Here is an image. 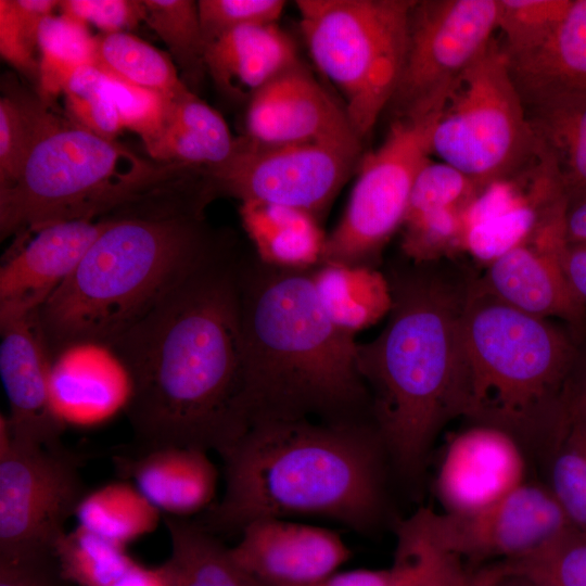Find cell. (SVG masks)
Segmentation results:
<instances>
[{"label": "cell", "instance_id": "obj_1", "mask_svg": "<svg viewBox=\"0 0 586 586\" xmlns=\"http://www.w3.org/2000/svg\"><path fill=\"white\" fill-rule=\"evenodd\" d=\"M240 257L229 244L109 344L130 379L129 451L220 454L247 429Z\"/></svg>", "mask_w": 586, "mask_h": 586}, {"label": "cell", "instance_id": "obj_2", "mask_svg": "<svg viewBox=\"0 0 586 586\" xmlns=\"http://www.w3.org/2000/svg\"><path fill=\"white\" fill-rule=\"evenodd\" d=\"M214 198L203 169L187 166L107 213L80 264L38 309L51 358L78 342L109 345L227 247L205 218Z\"/></svg>", "mask_w": 586, "mask_h": 586}, {"label": "cell", "instance_id": "obj_3", "mask_svg": "<svg viewBox=\"0 0 586 586\" xmlns=\"http://www.w3.org/2000/svg\"><path fill=\"white\" fill-rule=\"evenodd\" d=\"M219 456L224 496L195 520L216 536L294 514L331 518L366 533L385 514L388 458L372 423L260 421Z\"/></svg>", "mask_w": 586, "mask_h": 586}, {"label": "cell", "instance_id": "obj_4", "mask_svg": "<svg viewBox=\"0 0 586 586\" xmlns=\"http://www.w3.org/2000/svg\"><path fill=\"white\" fill-rule=\"evenodd\" d=\"M313 269L239 263L247 428L273 420L372 423L355 334L320 303Z\"/></svg>", "mask_w": 586, "mask_h": 586}, {"label": "cell", "instance_id": "obj_5", "mask_svg": "<svg viewBox=\"0 0 586 586\" xmlns=\"http://www.w3.org/2000/svg\"><path fill=\"white\" fill-rule=\"evenodd\" d=\"M387 279L388 320L357 344L356 360L388 462L412 481L440 430L461 416L460 326L471 280L434 263L395 267Z\"/></svg>", "mask_w": 586, "mask_h": 586}, {"label": "cell", "instance_id": "obj_6", "mask_svg": "<svg viewBox=\"0 0 586 586\" xmlns=\"http://www.w3.org/2000/svg\"><path fill=\"white\" fill-rule=\"evenodd\" d=\"M581 349L570 328L518 310L471 280L460 326L461 416L553 443L566 428Z\"/></svg>", "mask_w": 586, "mask_h": 586}, {"label": "cell", "instance_id": "obj_7", "mask_svg": "<svg viewBox=\"0 0 586 586\" xmlns=\"http://www.w3.org/2000/svg\"><path fill=\"white\" fill-rule=\"evenodd\" d=\"M183 167L140 157L47 106L18 177L0 187V238L98 218Z\"/></svg>", "mask_w": 586, "mask_h": 586}, {"label": "cell", "instance_id": "obj_8", "mask_svg": "<svg viewBox=\"0 0 586 586\" xmlns=\"http://www.w3.org/2000/svg\"><path fill=\"white\" fill-rule=\"evenodd\" d=\"M415 0H298L300 25L319 71L344 97L364 141L388 107L405 62Z\"/></svg>", "mask_w": 586, "mask_h": 586}, {"label": "cell", "instance_id": "obj_9", "mask_svg": "<svg viewBox=\"0 0 586 586\" xmlns=\"http://www.w3.org/2000/svg\"><path fill=\"white\" fill-rule=\"evenodd\" d=\"M431 154L481 191L519 175L537 158L536 137L502 43L495 38L451 88L433 128Z\"/></svg>", "mask_w": 586, "mask_h": 586}, {"label": "cell", "instance_id": "obj_10", "mask_svg": "<svg viewBox=\"0 0 586 586\" xmlns=\"http://www.w3.org/2000/svg\"><path fill=\"white\" fill-rule=\"evenodd\" d=\"M442 109L395 117L382 144L362 155L320 264L375 268L384 245L402 228L417 175L431 160V137Z\"/></svg>", "mask_w": 586, "mask_h": 586}, {"label": "cell", "instance_id": "obj_11", "mask_svg": "<svg viewBox=\"0 0 586 586\" xmlns=\"http://www.w3.org/2000/svg\"><path fill=\"white\" fill-rule=\"evenodd\" d=\"M86 495L74 454L14 440L1 415L0 556L54 552Z\"/></svg>", "mask_w": 586, "mask_h": 586}, {"label": "cell", "instance_id": "obj_12", "mask_svg": "<svg viewBox=\"0 0 586 586\" xmlns=\"http://www.w3.org/2000/svg\"><path fill=\"white\" fill-rule=\"evenodd\" d=\"M497 29V0L415 1L402 74L387 109L395 117L444 106Z\"/></svg>", "mask_w": 586, "mask_h": 586}, {"label": "cell", "instance_id": "obj_13", "mask_svg": "<svg viewBox=\"0 0 586 586\" xmlns=\"http://www.w3.org/2000/svg\"><path fill=\"white\" fill-rule=\"evenodd\" d=\"M361 157L326 145L270 144L243 135L234 139L227 160L203 170L216 196L284 205L320 221Z\"/></svg>", "mask_w": 586, "mask_h": 586}, {"label": "cell", "instance_id": "obj_14", "mask_svg": "<svg viewBox=\"0 0 586 586\" xmlns=\"http://www.w3.org/2000/svg\"><path fill=\"white\" fill-rule=\"evenodd\" d=\"M407 520L436 548L460 561L518 559L573 528L549 488L526 482L477 511L421 508Z\"/></svg>", "mask_w": 586, "mask_h": 586}, {"label": "cell", "instance_id": "obj_15", "mask_svg": "<svg viewBox=\"0 0 586 586\" xmlns=\"http://www.w3.org/2000/svg\"><path fill=\"white\" fill-rule=\"evenodd\" d=\"M245 128V136L264 143L319 144L362 156V140L345 107L301 62L254 93Z\"/></svg>", "mask_w": 586, "mask_h": 586}, {"label": "cell", "instance_id": "obj_16", "mask_svg": "<svg viewBox=\"0 0 586 586\" xmlns=\"http://www.w3.org/2000/svg\"><path fill=\"white\" fill-rule=\"evenodd\" d=\"M518 438L487 424L457 434L447 445L435 487L444 512L469 513L488 507L525 483Z\"/></svg>", "mask_w": 586, "mask_h": 586}, {"label": "cell", "instance_id": "obj_17", "mask_svg": "<svg viewBox=\"0 0 586 586\" xmlns=\"http://www.w3.org/2000/svg\"><path fill=\"white\" fill-rule=\"evenodd\" d=\"M0 374L9 402L10 435L48 448L63 447L64 422L50 397L51 356L38 310L0 320Z\"/></svg>", "mask_w": 586, "mask_h": 586}, {"label": "cell", "instance_id": "obj_18", "mask_svg": "<svg viewBox=\"0 0 586 586\" xmlns=\"http://www.w3.org/2000/svg\"><path fill=\"white\" fill-rule=\"evenodd\" d=\"M107 225L98 218L42 227L14 249L0 267V320L38 310L74 272Z\"/></svg>", "mask_w": 586, "mask_h": 586}, {"label": "cell", "instance_id": "obj_19", "mask_svg": "<svg viewBox=\"0 0 586 586\" xmlns=\"http://www.w3.org/2000/svg\"><path fill=\"white\" fill-rule=\"evenodd\" d=\"M240 534L231 553L264 585L310 583L336 572L351 557L337 533L280 518L254 521Z\"/></svg>", "mask_w": 586, "mask_h": 586}, {"label": "cell", "instance_id": "obj_20", "mask_svg": "<svg viewBox=\"0 0 586 586\" xmlns=\"http://www.w3.org/2000/svg\"><path fill=\"white\" fill-rule=\"evenodd\" d=\"M563 250H546L526 241L492 262L481 281L493 295L518 310L564 321L582 341L586 304L564 275Z\"/></svg>", "mask_w": 586, "mask_h": 586}, {"label": "cell", "instance_id": "obj_21", "mask_svg": "<svg viewBox=\"0 0 586 586\" xmlns=\"http://www.w3.org/2000/svg\"><path fill=\"white\" fill-rule=\"evenodd\" d=\"M49 388L52 407L63 422L93 423L125 408L130 379L109 345L78 342L52 357Z\"/></svg>", "mask_w": 586, "mask_h": 586}, {"label": "cell", "instance_id": "obj_22", "mask_svg": "<svg viewBox=\"0 0 586 586\" xmlns=\"http://www.w3.org/2000/svg\"><path fill=\"white\" fill-rule=\"evenodd\" d=\"M118 472L160 512L182 518L203 512L213 502L218 473L207 451L163 447L114 457Z\"/></svg>", "mask_w": 586, "mask_h": 586}, {"label": "cell", "instance_id": "obj_23", "mask_svg": "<svg viewBox=\"0 0 586 586\" xmlns=\"http://www.w3.org/2000/svg\"><path fill=\"white\" fill-rule=\"evenodd\" d=\"M507 59L524 106L558 95L586 94V0H572L539 47Z\"/></svg>", "mask_w": 586, "mask_h": 586}, {"label": "cell", "instance_id": "obj_24", "mask_svg": "<svg viewBox=\"0 0 586 586\" xmlns=\"http://www.w3.org/2000/svg\"><path fill=\"white\" fill-rule=\"evenodd\" d=\"M207 74L232 98H249L300 62L293 40L277 25L244 26L206 46Z\"/></svg>", "mask_w": 586, "mask_h": 586}, {"label": "cell", "instance_id": "obj_25", "mask_svg": "<svg viewBox=\"0 0 586 586\" xmlns=\"http://www.w3.org/2000/svg\"><path fill=\"white\" fill-rule=\"evenodd\" d=\"M239 212L254 254L263 263L290 269L320 264L327 235L313 215L262 202L240 203Z\"/></svg>", "mask_w": 586, "mask_h": 586}, {"label": "cell", "instance_id": "obj_26", "mask_svg": "<svg viewBox=\"0 0 586 586\" xmlns=\"http://www.w3.org/2000/svg\"><path fill=\"white\" fill-rule=\"evenodd\" d=\"M234 139L224 117L188 90L173 99L166 124L148 153L157 162L207 168L227 160Z\"/></svg>", "mask_w": 586, "mask_h": 586}, {"label": "cell", "instance_id": "obj_27", "mask_svg": "<svg viewBox=\"0 0 586 586\" xmlns=\"http://www.w3.org/2000/svg\"><path fill=\"white\" fill-rule=\"evenodd\" d=\"M538 151L552 164L569 203L586 198V94L525 106Z\"/></svg>", "mask_w": 586, "mask_h": 586}, {"label": "cell", "instance_id": "obj_28", "mask_svg": "<svg viewBox=\"0 0 586 586\" xmlns=\"http://www.w3.org/2000/svg\"><path fill=\"white\" fill-rule=\"evenodd\" d=\"M170 555L158 566L167 586H265L247 573L218 536L195 521L164 515Z\"/></svg>", "mask_w": 586, "mask_h": 586}, {"label": "cell", "instance_id": "obj_29", "mask_svg": "<svg viewBox=\"0 0 586 586\" xmlns=\"http://www.w3.org/2000/svg\"><path fill=\"white\" fill-rule=\"evenodd\" d=\"M313 278L326 313L349 333L374 324L391 310V284L377 268L319 264Z\"/></svg>", "mask_w": 586, "mask_h": 586}, {"label": "cell", "instance_id": "obj_30", "mask_svg": "<svg viewBox=\"0 0 586 586\" xmlns=\"http://www.w3.org/2000/svg\"><path fill=\"white\" fill-rule=\"evenodd\" d=\"M95 42V65L104 73L170 98L190 90L171 58L141 38L128 31L101 33Z\"/></svg>", "mask_w": 586, "mask_h": 586}, {"label": "cell", "instance_id": "obj_31", "mask_svg": "<svg viewBox=\"0 0 586 586\" xmlns=\"http://www.w3.org/2000/svg\"><path fill=\"white\" fill-rule=\"evenodd\" d=\"M75 515L80 526L124 546L152 532L160 520V511L127 483H111L87 494Z\"/></svg>", "mask_w": 586, "mask_h": 586}, {"label": "cell", "instance_id": "obj_32", "mask_svg": "<svg viewBox=\"0 0 586 586\" xmlns=\"http://www.w3.org/2000/svg\"><path fill=\"white\" fill-rule=\"evenodd\" d=\"M95 36L86 24L63 14L47 17L38 33V97L48 105L64 93L71 77L95 64Z\"/></svg>", "mask_w": 586, "mask_h": 586}, {"label": "cell", "instance_id": "obj_33", "mask_svg": "<svg viewBox=\"0 0 586 586\" xmlns=\"http://www.w3.org/2000/svg\"><path fill=\"white\" fill-rule=\"evenodd\" d=\"M145 22L166 44L183 84L194 93L207 75L198 1L143 0Z\"/></svg>", "mask_w": 586, "mask_h": 586}, {"label": "cell", "instance_id": "obj_34", "mask_svg": "<svg viewBox=\"0 0 586 586\" xmlns=\"http://www.w3.org/2000/svg\"><path fill=\"white\" fill-rule=\"evenodd\" d=\"M54 555L65 579L78 586H114L137 563L126 546L80 525L60 538Z\"/></svg>", "mask_w": 586, "mask_h": 586}, {"label": "cell", "instance_id": "obj_35", "mask_svg": "<svg viewBox=\"0 0 586 586\" xmlns=\"http://www.w3.org/2000/svg\"><path fill=\"white\" fill-rule=\"evenodd\" d=\"M486 571L532 586H586V533L571 528L531 553Z\"/></svg>", "mask_w": 586, "mask_h": 586}, {"label": "cell", "instance_id": "obj_36", "mask_svg": "<svg viewBox=\"0 0 586 586\" xmlns=\"http://www.w3.org/2000/svg\"><path fill=\"white\" fill-rule=\"evenodd\" d=\"M396 535L388 586H460L470 582L461 561L436 548L407 519L397 522Z\"/></svg>", "mask_w": 586, "mask_h": 586}, {"label": "cell", "instance_id": "obj_37", "mask_svg": "<svg viewBox=\"0 0 586 586\" xmlns=\"http://www.w3.org/2000/svg\"><path fill=\"white\" fill-rule=\"evenodd\" d=\"M547 486L574 530L586 533V424H570L552 443Z\"/></svg>", "mask_w": 586, "mask_h": 586}, {"label": "cell", "instance_id": "obj_38", "mask_svg": "<svg viewBox=\"0 0 586 586\" xmlns=\"http://www.w3.org/2000/svg\"><path fill=\"white\" fill-rule=\"evenodd\" d=\"M47 106L38 95L11 88L0 99V187L18 177Z\"/></svg>", "mask_w": 586, "mask_h": 586}, {"label": "cell", "instance_id": "obj_39", "mask_svg": "<svg viewBox=\"0 0 586 586\" xmlns=\"http://www.w3.org/2000/svg\"><path fill=\"white\" fill-rule=\"evenodd\" d=\"M572 0H497V29L507 58L539 47L556 29Z\"/></svg>", "mask_w": 586, "mask_h": 586}, {"label": "cell", "instance_id": "obj_40", "mask_svg": "<svg viewBox=\"0 0 586 586\" xmlns=\"http://www.w3.org/2000/svg\"><path fill=\"white\" fill-rule=\"evenodd\" d=\"M65 103L68 118L109 140L124 129L106 75L95 64L80 67L67 82Z\"/></svg>", "mask_w": 586, "mask_h": 586}, {"label": "cell", "instance_id": "obj_41", "mask_svg": "<svg viewBox=\"0 0 586 586\" xmlns=\"http://www.w3.org/2000/svg\"><path fill=\"white\" fill-rule=\"evenodd\" d=\"M463 209L445 208L406 219L402 250L416 264L435 263L463 250Z\"/></svg>", "mask_w": 586, "mask_h": 586}, {"label": "cell", "instance_id": "obj_42", "mask_svg": "<svg viewBox=\"0 0 586 586\" xmlns=\"http://www.w3.org/2000/svg\"><path fill=\"white\" fill-rule=\"evenodd\" d=\"M481 192L476 183L445 162L431 160L413 182L405 219L445 208H461Z\"/></svg>", "mask_w": 586, "mask_h": 586}, {"label": "cell", "instance_id": "obj_43", "mask_svg": "<svg viewBox=\"0 0 586 586\" xmlns=\"http://www.w3.org/2000/svg\"><path fill=\"white\" fill-rule=\"evenodd\" d=\"M105 75L107 89L115 101L124 129L137 133L149 151L166 124L174 98Z\"/></svg>", "mask_w": 586, "mask_h": 586}, {"label": "cell", "instance_id": "obj_44", "mask_svg": "<svg viewBox=\"0 0 586 586\" xmlns=\"http://www.w3.org/2000/svg\"><path fill=\"white\" fill-rule=\"evenodd\" d=\"M284 7L282 0H199L206 46L244 26L277 24Z\"/></svg>", "mask_w": 586, "mask_h": 586}, {"label": "cell", "instance_id": "obj_45", "mask_svg": "<svg viewBox=\"0 0 586 586\" xmlns=\"http://www.w3.org/2000/svg\"><path fill=\"white\" fill-rule=\"evenodd\" d=\"M59 10L86 25H94L103 34L127 31L146 17L143 0H61Z\"/></svg>", "mask_w": 586, "mask_h": 586}, {"label": "cell", "instance_id": "obj_46", "mask_svg": "<svg viewBox=\"0 0 586 586\" xmlns=\"http://www.w3.org/2000/svg\"><path fill=\"white\" fill-rule=\"evenodd\" d=\"M54 552L0 556V586H72Z\"/></svg>", "mask_w": 586, "mask_h": 586}, {"label": "cell", "instance_id": "obj_47", "mask_svg": "<svg viewBox=\"0 0 586 586\" xmlns=\"http://www.w3.org/2000/svg\"><path fill=\"white\" fill-rule=\"evenodd\" d=\"M0 53L21 74L38 81L39 61L26 39L12 0H0Z\"/></svg>", "mask_w": 586, "mask_h": 586}, {"label": "cell", "instance_id": "obj_48", "mask_svg": "<svg viewBox=\"0 0 586 586\" xmlns=\"http://www.w3.org/2000/svg\"><path fill=\"white\" fill-rule=\"evenodd\" d=\"M392 577V566L381 570L357 569L340 573L334 572L326 577L305 584L265 586H388Z\"/></svg>", "mask_w": 586, "mask_h": 586}, {"label": "cell", "instance_id": "obj_49", "mask_svg": "<svg viewBox=\"0 0 586 586\" xmlns=\"http://www.w3.org/2000/svg\"><path fill=\"white\" fill-rule=\"evenodd\" d=\"M22 29L30 47L38 48V33L42 22L59 9V0H12Z\"/></svg>", "mask_w": 586, "mask_h": 586}, {"label": "cell", "instance_id": "obj_50", "mask_svg": "<svg viewBox=\"0 0 586 586\" xmlns=\"http://www.w3.org/2000/svg\"><path fill=\"white\" fill-rule=\"evenodd\" d=\"M566 426L586 424V351L581 349L566 393Z\"/></svg>", "mask_w": 586, "mask_h": 586}, {"label": "cell", "instance_id": "obj_51", "mask_svg": "<svg viewBox=\"0 0 586 586\" xmlns=\"http://www.w3.org/2000/svg\"><path fill=\"white\" fill-rule=\"evenodd\" d=\"M561 265L573 291L586 304V243H568Z\"/></svg>", "mask_w": 586, "mask_h": 586}, {"label": "cell", "instance_id": "obj_52", "mask_svg": "<svg viewBox=\"0 0 586 586\" xmlns=\"http://www.w3.org/2000/svg\"><path fill=\"white\" fill-rule=\"evenodd\" d=\"M565 238L569 244L586 243V198L568 204Z\"/></svg>", "mask_w": 586, "mask_h": 586}, {"label": "cell", "instance_id": "obj_53", "mask_svg": "<svg viewBox=\"0 0 586 586\" xmlns=\"http://www.w3.org/2000/svg\"><path fill=\"white\" fill-rule=\"evenodd\" d=\"M114 586H167L160 568L148 569L136 563Z\"/></svg>", "mask_w": 586, "mask_h": 586}, {"label": "cell", "instance_id": "obj_54", "mask_svg": "<svg viewBox=\"0 0 586 586\" xmlns=\"http://www.w3.org/2000/svg\"><path fill=\"white\" fill-rule=\"evenodd\" d=\"M470 586H532L530 583L514 576L494 574L488 571L471 577Z\"/></svg>", "mask_w": 586, "mask_h": 586}, {"label": "cell", "instance_id": "obj_55", "mask_svg": "<svg viewBox=\"0 0 586 586\" xmlns=\"http://www.w3.org/2000/svg\"><path fill=\"white\" fill-rule=\"evenodd\" d=\"M470 583H471V579H470V582H469V583H467V584H463V585H460V586H470Z\"/></svg>", "mask_w": 586, "mask_h": 586}]
</instances>
